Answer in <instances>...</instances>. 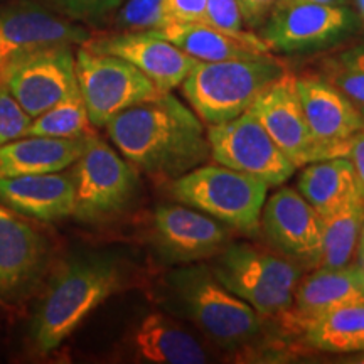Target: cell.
<instances>
[{"mask_svg": "<svg viewBox=\"0 0 364 364\" xmlns=\"http://www.w3.org/2000/svg\"><path fill=\"white\" fill-rule=\"evenodd\" d=\"M107 130L127 161L154 176L177 179L211 157L204 122L171 91L118 113Z\"/></svg>", "mask_w": 364, "mask_h": 364, "instance_id": "1", "label": "cell"}, {"mask_svg": "<svg viewBox=\"0 0 364 364\" xmlns=\"http://www.w3.org/2000/svg\"><path fill=\"white\" fill-rule=\"evenodd\" d=\"M124 273L108 255H86L68 262L54 277L36 311L31 336L41 353H51L110 295Z\"/></svg>", "mask_w": 364, "mask_h": 364, "instance_id": "2", "label": "cell"}, {"mask_svg": "<svg viewBox=\"0 0 364 364\" xmlns=\"http://www.w3.org/2000/svg\"><path fill=\"white\" fill-rule=\"evenodd\" d=\"M285 71L284 63L273 58L272 53L223 61H198L181 88L196 115L204 124L218 125L247 112L255 98Z\"/></svg>", "mask_w": 364, "mask_h": 364, "instance_id": "3", "label": "cell"}, {"mask_svg": "<svg viewBox=\"0 0 364 364\" xmlns=\"http://www.w3.org/2000/svg\"><path fill=\"white\" fill-rule=\"evenodd\" d=\"M270 186L258 177L221 164H203L172 182L177 201L206 213L230 230L245 235L260 231L263 204Z\"/></svg>", "mask_w": 364, "mask_h": 364, "instance_id": "4", "label": "cell"}, {"mask_svg": "<svg viewBox=\"0 0 364 364\" xmlns=\"http://www.w3.org/2000/svg\"><path fill=\"white\" fill-rule=\"evenodd\" d=\"M213 258L209 268L218 282L260 316H280L292 307L294 290L302 279L295 263L247 243H228Z\"/></svg>", "mask_w": 364, "mask_h": 364, "instance_id": "5", "label": "cell"}, {"mask_svg": "<svg viewBox=\"0 0 364 364\" xmlns=\"http://www.w3.org/2000/svg\"><path fill=\"white\" fill-rule=\"evenodd\" d=\"M169 285L191 321L221 346H241L260 332V314L223 287L209 267H182L171 273Z\"/></svg>", "mask_w": 364, "mask_h": 364, "instance_id": "6", "label": "cell"}, {"mask_svg": "<svg viewBox=\"0 0 364 364\" xmlns=\"http://www.w3.org/2000/svg\"><path fill=\"white\" fill-rule=\"evenodd\" d=\"M75 58L76 78L93 127H107L118 113L164 93L124 58L95 53L85 46Z\"/></svg>", "mask_w": 364, "mask_h": 364, "instance_id": "7", "label": "cell"}, {"mask_svg": "<svg viewBox=\"0 0 364 364\" xmlns=\"http://www.w3.org/2000/svg\"><path fill=\"white\" fill-rule=\"evenodd\" d=\"M75 215L78 220L97 221L120 213L134 198L136 174L127 159H122L93 134L81 157L73 164Z\"/></svg>", "mask_w": 364, "mask_h": 364, "instance_id": "8", "label": "cell"}, {"mask_svg": "<svg viewBox=\"0 0 364 364\" xmlns=\"http://www.w3.org/2000/svg\"><path fill=\"white\" fill-rule=\"evenodd\" d=\"M361 17L346 6L294 4L273 7L260 38L270 51L299 54L331 48L356 33Z\"/></svg>", "mask_w": 364, "mask_h": 364, "instance_id": "9", "label": "cell"}, {"mask_svg": "<svg viewBox=\"0 0 364 364\" xmlns=\"http://www.w3.org/2000/svg\"><path fill=\"white\" fill-rule=\"evenodd\" d=\"M208 140L213 161L268 186H282L297 169L250 110L225 124L208 125Z\"/></svg>", "mask_w": 364, "mask_h": 364, "instance_id": "10", "label": "cell"}, {"mask_svg": "<svg viewBox=\"0 0 364 364\" xmlns=\"http://www.w3.org/2000/svg\"><path fill=\"white\" fill-rule=\"evenodd\" d=\"M2 76L14 98L31 118L80 91L71 46H53L22 54L2 65Z\"/></svg>", "mask_w": 364, "mask_h": 364, "instance_id": "11", "label": "cell"}, {"mask_svg": "<svg viewBox=\"0 0 364 364\" xmlns=\"http://www.w3.org/2000/svg\"><path fill=\"white\" fill-rule=\"evenodd\" d=\"M90 33L83 26L36 0H12L0 6V65L22 54L53 46H83Z\"/></svg>", "mask_w": 364, "mask_h": 364, "instance_id": "12", "label": "cell"}, {"mask_svg": "<svg viewBox=\"0 0 364 364\" xmlns=\"http://www.w3.org/2000/svg\"><path fill=\"white\" fill-rule=\"evenodd\" d=\"M248 110L257 117L273 142L279 145L297 169L311 162L329 159L327 150L314 139L309 129L295 90V76L290 73L285 71L272 81L255 98Z\"/></svg>", "mask_w": 364, "mask_h": 364, "instance_id": "13", "label": "cell"}, {"mask_svg": "<svg viewBox=\"0 0 364 364\" xmlns=\"http://www.w3.org/2000/svg\"><path fill=\"white\" fill-rule=\"evenodd\" d=\"M260 228L267 240L295 260L318 262L324 218L294 188H280L263 204Z\"/></svg>", "mask_w": 364, "mask_h": 364, "instance_id": "14", "label": "cell"}, {"mask_svg": "<svg viewBox=\"0 0 364 364\" xmlns=\"http://www.w3.org/2000/svg\"><path fill=\"white\" fill-rule=\"evenodd\" d=\"M156 241L171 262L193 263L213 258L230 243V228L199 209L162 204L154 213Z\"/></svg>", "mask_w": 364, "mask_h": 364, "instance_id": "15", "label": "cell"}, {"mask_svg": "<svg viewBox=\"0 0 364 364\" xmlns=\"http://www.w3.org/2000/svg\"><path fill=\"white\" fill-rule=\"evenodd\" d=\"M300 105L314 139L329 154L344 157L349 139L364 129V115L338 88L318 76H295Z\"/></svg>", "mask_w": 364, "mask_h": 364, "instance_id": "16", "label": "cell"}, {"mask_svg": "<svg viewBox=\"0 0 364 364\" xmlns=\"http://www.w3.org/2000/svg\"><path fill=\"white\" fill-rule=\"evenodd\" d=\"M95 53L124 58L154 81L161 91H172L182 85L196 61L189 54L152 33H122L83 44Z\"/></svg>", "mask_w": 364, "mask_h": 364, "instance_id": "17", "label": "cell"}, {"mask_svg": "<svg viewBox=\"0 0 364 364\" xmlns=\"http://www.w3.org/2000/svg\"><path fill=\"white\" fill-rule=\"evenodd\" d=\"M0 201L22 216L56 221L75 211V182L71 172L0 177Z\"/></svg>", "mask_w": 364, "mask_h": 364, "instance_id": "18", "label": "cell"}, {"mask_svg": "<svg viewBox=\"0 0 364 364\" xmlns=\"http://www.w3.org/2000/svg\"><path fill=\"white\" fill-rule=\"evenodd\" d=\"M348 304H364V268L348 265L341 268L318 267L294 290L290 314L295 324L306 327L307 322L326 311Z\"/></svg>", "mask_w": 364, "mask_h": 364, "instance_id": "19", "label": "cell"}, {"mask_svg": "<svg viewBox=\"0 0 364 364\" xmlns=\"http://www.w3.org/2000/svg\"><path fill=\"white\" fill-rule=\"evenodd\" d=\"M44 258L46 245L38 231L0 208V294L14 297L29 289Z\"/></svg>", "mask_w": 364, "mask_h": 364, "instance_id": "20", "label": "cell"}, {"mask_svg": "<svg viewBox=\"0 0 364 364\" xmlns=\"http://www.w3.org/2000/svg\"><path fill=\"white\" fill-rule=\"evenodd\" d=\"M152 34L171 41L196 61H223V59L253 58L272 53L260 36L250 31L221 29L208 22L193 24H166Z\"/></svg>", "mask_w": 364, "mask_h": 364, "instance_id": "21", "label": "cell"}, {"mask_svg": "<svg viewBox=\"0 0 364 364\" xmlns=\"http://www.w3.org/2000/svg\"><path fill=\"white\" fill-rule=\"evenodd\" d=\"M136 361L154 364H203L208 361L199 341L177 322L159 312L145 316L129 334Z\"/></svg>", "mask_w": 364, "mask_h": 364, "instance_id": "22", "label": "cell"}, {"mask_svg": "<svg viewBox=\"0 0 364 364\" xmlns=\"http://www.w3.org/2000/svg\"><path fill=\"white\" fill-rule=\"evenodd\" d=\"M90 135L75 139L26 135L0 145V177L65 171L85 152Z\"/></svg>", "mask_w": 364, "mask_h": 364, "instance_id": "23", "label": "cell"}, {"mask_svg": "<svg viewBox=\"0 0 364 364\" xmlns=\"http://www.w3.org/2000/svg\"><path fill=\"white\" fill-rule=\"evenodd\" d=\"M297 191L322 218L339 211L361 196L351 162L346 157L324 159L304 166Z\"/></svg>", "mask_w": 364, "mask_h": 364, "instance_id": "24", "label": "cell"}, {"mask_svg": "<svg viewBox=\"0 0 364 364\" xmlns=\"http://www.w3.org/2000/svg\"><path fill=\"white\" fill-rule=\"evenodd\" d=\"M309 344L326 353L364 351V304L334 307L304 327Z\"/></svg>", "mask_w": 364, "mask_h": 364, "instance_id": "25", "label": "cell"}, {"mask_svg": "<svg viewBox=\"0 0 364 364\" xmlns=\"http://www.w3.org/2000/svg\"><path fill=\"white\" fill-rule=\"evenodd\" d=\"M364 226V199H353L339 211L324 218L322 250L317 265L324 268H341L351 265L358 252L359 236Z\"/></svg>", "mask_w": 364, "mask_h": 364, "instance_id": "26", "label": "cell"}, {"mask_svg": "<svg viewBox=\"0 0 364 364\" xmlns=\"http://www.w3.org/2000/svg\"><path fill=\"white\" fill-rule=\"evenodd\" d=\"M90 127L91 122L81 91H76L44 112L43 115L33 118L27 135L75 139V136L90 135Z\"/></svg>", "mask_w": 364, "mask_h": 364, "instance_id": "27", "label": "cell"}, {"mask_svg": "<svg viewBox=\"0 0 364 364\" xmlns=\"http://www.w3.org/2000/svg\"><path fill=\"white\" fill-rule=\"evenodd\" d=\"M322 73V78L338 88L364 115V43L327 58Z\"/></svg>", "mask_w": 364, "mask_h": 364, "instance_id": "28", "label": "cell"}, {"mask_svg": "<svg viewBox=\"0 0 364 364\" xmlns=\"http://www.w3.org/2000/svg\"><path fill=\"white\" fill-rule=\"evenodd\" d=\"M124 33H150L164 26V0H125L115 16Z\"/></svg>", "mask_w": 364, "mask_h": 364, "instance_id": "29", "label": "cell"}, {"mask_svg": "<svg viewBox=\"0 0 364 364\" xmlns=\"http://www.w3.org/2000/svg\"><path fill=\"white\" fill-rule=\"evenodd\" d=\"M31 118L14 98L11 90L7 88L2 76V65H0V145L12 142L27 135Z\"/></svg>", "mask_w": 364, "mask_h": 364, "instance_id": "30", "label": "cell"}, {"mask_svg": "<svg viewBox=\"0 0 364 364\" xmlns=\"http://www.w3.org/2000/svg\"><path fill=\"white\" fill-rule=\"evenodd\" d=\"M124 2L125 0H49L54 11L63 14L68 19L90 24L107 19Z\"/></svg>", "mask_w": 364, "mask_h": 364, "instance_id": "31", "label": "cell"}, {"mask_svg": "<svg viewBox=\"0 0 364 364\" xmlns=\"http://www.w3.org/2000/svg\"><path fill=\"white\" fill-rule=\"evenodd\" d=\"M208 22L206 0H164V26Z\"/></svg>", "mask_w": 364, "mask_h": 364, "instance_id": "32", "label": "cell"}, {"mask_svg": "<svg viewBox=\"0 0 364 364\" xmlns=\"http://www.w3.org/2000/svg\"><path fill=\"white\" fill-rule=\"evenodd\" d=\"M206 7L209 24L233 33L245 31L236 0H206Z\"/></svg>", "mask_w": 364, "mask_h": 364, "instance_id": "33", "label": "cell"}, {"mask_svg": "<svg viewBox=\"0 0 364 364\" xmlns=\"http://www.w3.org/2000/svg\"><path fill=\"white\" fill-rule=\"evenodd\" d=\"M275 2L277 0H236L243 24L252 27V29L265 24Z\"/></svg>", "mask_w": 364, "mask_h": 364, "instance_id": "34", "label": "cell"}, {"mask_svg": "<svg viewBox=\"0 0 364 364\" xmlns=\"http://www.w3.org/2000/svg\"><path fill=\"white\" fill-rule=\"evenodd\" d=\"M346 159L351 162L354 177H356L358 191L364 199V129L359 130L349 139L348 150H346Z\"/></svg>", "mask_w": 364, "mask_h": 364, "instance_id": "35", "label": "cell"}, {"mask_svg": "<svg viewBox=\"0 0 364 364\" xmlns=\"http://www.w3.org/2000/svg\"><path fill=\"white\" fill-rule=\"evenodd\" d=\"M348 0H277L273 7L294 6V4H324V6H346Z\"/></svg>", "mask_w": 364, "mask_h": 364, "instance_id": "36", "label": "cell"}, {"mask_svg": "<svg viewBox=\"0 0 364 364\" xmlns=\"http://www.w3.org/2000/svg\"><path fill=\"white\" fill-rule=\"evenodd\" d=\"M356 257H358V265L364 268V226H363V230H361V236H359Z\"/></svg>", "mask_w": 364, "mask_h": 364, "instance_id": "37", "label": "cell"}, {"mask_svg": "<svg viewBox=\"0 0 364 364\" xmlns=\"http://www.w3.org/2000/svg\"><path fill=\"white\" fill-rule=\"evenodd\" d=\"M356 6H358L359 17L364 21V0H356Z\"/></svg>", "mask_w": 364, "mask_h": 364, "instance_id": "38", "label": "cell"}]
</instances>
